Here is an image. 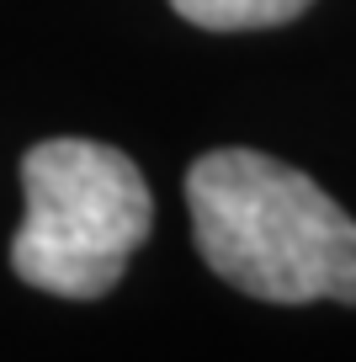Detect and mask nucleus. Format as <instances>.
I'll use <instances>...</instances> for the list:
<instances>
[{
	"label": "nucleus",
	"mask_w": 356,
	"mask_h": 362,
	"mask_svg": "<svg viewBox=\"0 0 356 362\" xmlns=\"http://www.w3.org/2000/svg\"><path fill=\"white\" fill-rule=\"evenodd\" d=\"M314 0H170V11L208 33H250V27H282L303 16Z\"/></svg>",
	"instance_id": "nucleus-3"
},
{
	"label": "nucleus",
	"mask_w": 356,
	"mask_h": 362,
	"mask_svg": "<svg viewBox=\"0 0 356 362\" xmlns=\"http://www.w3.org/2000/svg\"><path fill=\"white\" fill-rule=\"evenodd\" d=\"M22 192L27 214L11 235V267L54 298H107L155 224V197L138 165L96 139L32 144Z\"/></svg>",
	"instance_id": "nucleus-2"
},
{
	"label": "nucleus",
	"mask_w": 356,
	"mask_h": 362,
	"mask_svg": "<svg viewBox=\"0 0 356 362\" xmlns=\"http://www.w3.org/2000/svg\"><path fill=\"white\" fill-rule=\"evenodd\" d=\"M197 250L266 304H356V218L261 149H213L186 170Z\"/></svg>",
	"instance_id": "nucleus-1"
}]
</instances>
